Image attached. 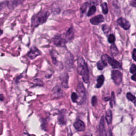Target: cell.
<instances>
[{
    "label": "cell",
    "mask_w": 136,
    "mask_h": 136,
    "mask_svg": "<svg viewBox=\"0 0 136 136\" xmlns=\"http://www.w3.org/2000/svg\"><path fill=\"white\" fill-rule=\"evenodd\" d=\"M77 71L78 73L82 76V79L85 83H88L89 80V74L87 63L81 56H79L78 59Z\"/></svg>",
    "instance_id": "1"
},
{
    "label": "cell",
    "mask_w": 136,
    "mask_h": 136,
    "mask_svg": "<svg viewBox=\"0 0 136 136\" xmlns=\"http://www.w3.org/2000/svg\"><path fill=\"white\" fill-rule=\"evenodd\" d=\"M127 97L128 99L134 103V104L136 106V98L135 96L132 95L130 93H128L127 94Z\"/></svg>",
    "instance_id": "20"
},
{
    "label": "cell",
    "mask_w": 136,
    "mask_h": 136,
    "mask_svg": "<svg viewBox=\"0 0 136 136\" xmlns=\"http://www.w3.org/2000/svg\"><path fill=\"white\" fill-rule=\"evenodd\" d=\"M49 16L48 11H41L33 16L32 19V26L33 27H36L40 25L45 23Z\"/></svg>",
    "instance_id": "2"
},
{
    "label": "cell",
    "mask_w": 136,
    "mask_h": 136,
    "mask_svg": "<svg viewBox=\"0 0 136 136\" xmlns=\"http://www.w3.org/2000/svg\"><path fill=\"white\" fill-rule=\"evenodd\" d=\"M104 21V19L103 16L102 15H98L95 17L91 18L90 20V22L91 24L94 25H97L100 23H103Z\"/></svg>",
    "instance_id": "12"
},
{
    "label": "cell",
    "mask_w": 136,
    "mask_h": 136,
    "mask_svg": "<svg viewBox=\"0 0 136 136\" xmlns=\"http://www.w3.org/2000/svg\"><path fill=\"white\" fill-rule=\"evenodd\" d=\"M101 59L106 61L107 62L109 63L112 66L113 68L120 69L121 68V64L120 63L118 62L117 61H116L115 59H114L113 58L110 57L107 54L103 55L101 57Z\"/></svg>",
    "instance_id": "4"
},
{
    "label": "cell",
    "mask_w": 136,
    "mask_h": 136,
    "mask_svg": "<svg viewBox=\"0 0 136 136\" xmlns=\"http://www.w3.org/2000/svg\"><path fill=\"white\" fill-rule=\"evenodd\" d=\"M130 72L132 73H135L136 71V65L135 64H132L131 65V67H130Z\"/></svg>",
    "instance_id": "29"
},
{
    "label": "cell",
    "mask_w": 136,
    "mask_h": 136,
    "mask_svg": "<svg viewBox=\"0 0 136 136\" xmlns=\"http://www.w3.org/2000/svg\"><path fill=\"white\" fill-rule=\"evenodd\" d=\"M99 132L100 135H103V136L106 135V130H105V127L104 119L103 116H102L101 121H100L99 126Z\"/></svg>",
    "instance_id": "13"
},
{
    "label": "cell",
    "mask_w": 136,
    "mask_h": 136,
    "mask_svg": "<svg viewBox=\"0 0 136 136\" xmlns=\"http://www.w3.org/2000/svg\"><path fill=\"white\" fill-rule=\"evenodd\" d=\"M112 79L116 85H119L121 84L122 80V74L119 70H113L112 71Z\"/></svg>",
    "instance_id": "5"
},
{
    "label": "cell",
    "mask_w": 136,
    "mask_h": 136,
    "mask_svg": "<svg viewBox=\"0 0 136 136\" xmlns=\"http://www.w3.org/2000/svg\"><path fill=\"white\" fill-rule=\"evenodd\" d=\"M74 38V30L72 27H70L65 33V40L66 41L70 42Z\"/></svg>",
    "instance_id": "11"
},
{
    "label": "cell",
    "mask_w": 136,
    "mask_h": 136,
    "mask_svg": "<svg viewBox=\"0 0 136 136\" xmlns=\"http://www.w3.org/2000/svg\"><path fill=\"white\" fill-rule=\"evenodd\" d=\"M54 96L55 97H60L62 95V91L59 86H55L52 90Z\"/></svg>",
    "instance_id": "15"
},
{
    "label": "cell",
    "mask_w": 136,
    "mask_h": 136,
    "mask_svg": "<svg viewBox=\"0 0 136 136\" xmlns=\"http://www.w3.org/2000/svg\"><path fill=\"white\" fill-rule=\"evenodd\" d=\"M102 8L103 12L104 15H106L108 13V7L106 3L104 2L102 4Z\"/></svg>",
    "instance_id": "24"
},
{
    "label": "cell",
    "mask_w": 136,
    "mask_h": 136,
    "mask_svg": "<svg viewBox=\"0 0 136 136\" xmlns=\"http://www.w3.org/2000/svg\"><path fill=\"white\" fill-rule=\"evenodd\" d=\"M111 51L112 54L113 55H114V56L115 55L117 54V53H118V49L116 47L115 44H113L111 46Z\"/></svg>",
    "instance_id": "21"
},
{
    "label": "cell",
    "mask_w": 136,
    "mask_h": 136,
    "mask_svg": "<svg viewBox=\"0 0 136 136\" xmlns=\"http://www.w3.org/2000/svg\"><path fill=\"white\" fill-rule=\"evenodd\" d=\"M104 79H105L103 75H101V76H99L97 78V84H96V87L97 88H101L104 84Z\"/></svg>",
    "instance_id": "16"
},
{
    "label": "cell",
    "mask_w": 136,
    "mask_h": 136,
    "mask_svg": "<svg viewBox=\"0 0 136 136\" xmlns=\"http://www.w3.org/2000/svg\"><path fill=\"white\" fill-rule=\"evenodd\" d=\"M117 23L119 26H121L124 30H128L130 27V24L129 22L126 20V19L123 18H120L118 19Z\"/></svg>",
    "instance_id": "7"
},
{
    "label": "cell",
    "mask_w": 136,
    "mask_h": 136,
    "mask_svg": "<svg viewBox=\"0 0 136 136\" xmlns=\"http://www.w3.org/2000/svg\"><path fill=\"white\" fill-rule=\"evenodd\" d=\"M105 119H106V121L108 124H111L112 121V113L111 111L109 110L106 112Z\"/></svg>",
    "instance_id": "17"
},
{
    "label": "cell",
    "mask_w": 136,
    "mask_h": 136,
    "mask_svg": "<svg viewBox=\"0 0 136 136\" xmlns=\"http://www.w3.org/2000/svg\"><path fill=\"white\" fill-rule=\"evenodd\" d=\"M132 59L136 61V49H134L132 53Z\"/></svg>",
    "instance_id": "31"
},
{
    "label": "cell",
    "mask_w": 136,
    "mask_h": 136,
    "mask_svg": "<svg viewBox=\"0 0 136 136\" xmlns=\"http://www.w3.org/2000/svg\"><path fill=\"white\" fill-rule=\"evenodd\" d=\"M41 54V53L40 50L36 48V47L33 46L30 48V51L28 53L27 56L31 60H33L35 59L37 56H39V55H40Z\"/></svg>",
    "instance_id": "6"
},
{
    "label": "cell",
    "mask_w": 136,
    "mask_h": 136,
    "mask_svg": "<svg viewBox=\"0 0 136 136\" xmlns=\"http://www.w3.org/2000/svg\"><path fill=\"white\" fill-rule=\"evenodd\" d=\"M53 43L54 45L57 46L63 47L65 46V44L66 43V40L64 39H63L60 36H55L53 40Z\"/></svg>",
    "instance_id": "8"
},
{
    "label": "cell",
    "mask_w": 136,
    "mask_h": 136,
    "mask_svg": "<svg viewBox=\"0 0 136 136\" xmlns=\"http://www.w3.org/2000/svg\"><path fill=\"white\" fill-rule=\"evenodd\" d=\"M79 98L78 94L76 93H72L71 94V99L73 103L78 102Z\"/></svg>",
    "instance_id": "22"
},
{
    "label": "cell",
    "mask_w": 136,
    "mask_h": 136,
    "mask_svg": "<svg viewBox=\"0 0 136 136\" xmlns=\"http://www.w3.org/2000/svg\"><path fill=\"white\" fill-rule=\"evenodd\" d=\"M110 105L112 107H113V105L115 103V96H114V94L113 92L112 93V97L111 98H110Z\"/></svg>",
    "instance_id": "26"
},
{
    "label": "cell",
    "mask_w": 136,
    "mask_h": 136,
    "mask_svg": "<svg viewBox=\"0 0 136 136\" xmlns=\"http://www.w3.org/2000/svg\"><path fill=\"white\" fill-rule=\"evenodd\" d=\"M68 79L69 76L67 73H64L61 76L62 86L65 88H68Z\"/></svg>",
    "instance_id": "14"
},
{
    "label": "cell",
    "mask_w": 136,
    "mask_h": 136,
    "mask_svg": "<svg viewBox=\"0 0 136 136\" xmlns=\"http://www.w3.org/2000/svg\"><path fill=\"white\" fill-rule=\"evenodd\" d=\"M97 97L96 96H94L92 97V99H91V104L93 106H95L96 103H97Z\"/></svg>",
    "instance_id": "28"
},
{
    "label": "cell",
    "mask_w": 136,
    "mask_h": 136,
    "mask_svg": "<svg viewBox=\"0 0 136 136\" xmlns=\"http://www.w3.org/2000/svg\"><path fill=\"white\" fill-rule=\"evenodd\" d=\"M77 91L79 95L78 103L79 105L84 104L86 99V89L82 83H79L77 86Z\"/></svg>",
    "instance_id": "3"
},
{
    "label": "cell",
    "mask_w": 136,
    "mask_h": 136,
    "mask_svg": "<svg viewBox=\"0 0 136 136\" xmlns=\"http://www.w3.org/2000/svg\"><path fill=\"white\" fill-rule=\"evenodd\" d=\"M88 6V3H86L82 5V7H81V8H80V10H81V12L82 13H84V12L86 11Z\"/></svg>",
    "instance_id": "27"
},
{
    "label": "cell",
    "mask_w": 136,
    "mask_h": 136,
    "mask_svg": "<svg viewBox=\"0 0 136 136\" xmlns=\"http://www.w3.org/2000/svg\"><path fill=\"white\" fill-rule=\"evenodd\" d=\"M1 101H3V95L1 94Z\"/></svg>",
    "instance_id": "34"
},
{
    "label": "cell",
    "mask_w": 136,
    "mask_h": 136,
    "mask_svg": "<svg viewBox=\"0 0 136 136\" xmlns=\"http://www.w3.org/2000/svg\"><path fill=\"white\" fill-rule=\"evenodd\" d=\"M131 79L134 81H136V73H135L133 76L131 77Z\"/></svg>",
    "instance_id": "33"
},
{
    "label": "cell",
    "mask_w": 136,
    "mask_h": 136,
    "mask_svg": "<svg viewBox=\"0 0 136 136\" xmlns=\"http://www.w3.org/2000/svg\"><path fill=\"white\" fill-rule=\"evenodd\" d=\"M115 40V36L113 34L110 35L109 37H108V41H109V42L111 44H113L114 43Z\"/></svg>",
    "instance_id": "25"
},
{
    "label": "cell",
    "mask_w": 136,
    "mask_h": 136,
    "mask_svg": "<svg viewBox=\"0 0 136 136\" xmlns=\"http://www.w3.org/2000/svg\"><path fill=\"white\" fill-rule=\"evenodd\" d=\"M103 32L105 33V34H107V33L109 32V27H107L106 25H103Z\"/></svg>",
    "instance_id": "30"
},
{
    "label": "cell",
    "mask_w": 136,
    "mask_h": 136,
    "mask_svg": "<svg viewBox=\"0 0 136 136\" xmlns=\"http://www.w3.org/2000/svg\"><path fill=\"white\" fill-rule=\"evenodd\" d=\"M66 66L68 69H72L73 65V57L70 53H68L65 58Z\"/></svg>",
    "instance_id": "10"
},
{
    "label": "cell",
    "mask_w": 136,
    "mask_h": 136,
    "mask_svg": "<svg viewBox=\"0 0 136 136\" xmlns=\"http://www.w3.org/2000/svg\"><path fill=\"white\" fill-rule=\"evenodd\" d=\"M131 5L132 7L136 8V0H133L131 2Z\"/></svg>",
    "instance_id": "32"
},
{
    "label": "cell",
    "mask_w": 136,
    "mask_h": 136,
    "mask_svg": "<svg viewBox=\"0 0 136 136\" xmlns=\"http://www.w3.org/2000/svg\"><path fill=\"white\" fill-rule=\"evenodd\" d=\"M96 8L95 6H92L91 7L89 10L88 13H87V16H91L93 15L94 13L96 12Z\"/></svg>",
    "instance_id": "23"
},
{
    "label": "cell",
    "mask_w": 136,
    "mask_h": 136,
    "mask_svg": "<svg viewBox=\"0 0 136 136\" xmlns=\"http://www.w3.org/2000/svg\"><path fill=\"white\" fill-rule=\"evenodd\" d=\"M58 121L60 124H64L66 123V120L65 118V114H64V112L60 113V114L58 117Z\"/></svg>",
    "instance_id": "19"
},
{
    "label": "cell",
    "mask_w": 136,
    "mask_h": 136,
    "mask_svg": "<svg viewBox=\"0 0 136 136\" xmlns=\"http://www.w3.org/2000/svg\"><path fill=\"white\" fill-rule=\"evenodd\" d=\"M73 126L78 131H84L86 129V126L84 122L80 120H78L73 124Z\"/></svg>",
    "instance_id": "9"
},
{
    "label": "cell",
    "mask_w": 136,
    "mask_h": 136,
    "mask_svg": "<svg viewBox=\"0 0 136 136\" xmlns=\"http://www.w3.org/2000/svg\"><path fill=\"white\" fill-rule=\"evenodd\" d=\"M106 66H107V62L103 59H101L97 63V67L99 70H103Z\"/></svg>",
    "instance_id": "18"
}]
</instances>
